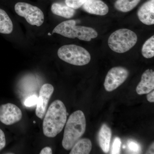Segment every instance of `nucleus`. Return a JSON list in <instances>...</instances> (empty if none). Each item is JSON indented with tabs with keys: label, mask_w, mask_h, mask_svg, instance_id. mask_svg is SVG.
Returning <instances> with one entry per match:
<instances>
[{
	"label": "nucleus",
	"mask_w": 154,
	"mask_h": 154,
	"mask_svg": "<svg viewBox=\"0 0 154 154\" xmlns=\"http://www.w3.org/2000/svg\"><path fill=\"white\" fill-rule=\"evenodd\" d=\"M66 107L63 102L57 100L51 103L45 113L42 124L45 136L53 138L61 132L67 120Z\"/></svg>",
	"instance_id": "1"
},
{
	"label": "nucleus",
	"mask_w": 154,
	"mask_h": 154,
	"mask_svg": "<svg viewBox=\"0 0 154 154\" xmlns=\"http://www.w3.org/2000/svg\"><path fill=\"white\" fill-rule=\"evenodd\" d=\"M65 125L62 144L64 148L69 150L85 131V114L82 110L75 111L70 116Z\"/></svg>",
	"instance_id": "2"
},
{
	"label": "nucleus",
	"mask_w": 154,
	"mask_h": 154,
	"mask_svg": "<svg viewBox=\"0 0 154 154\" xmlns=\"http://www.w3.org/2000/svg\"><path fill=\"white\" fill-rule=\"evenodd\" d=\"M76 21L74 20L61 22L54 29L52 33H57L67 38H77L80 40L88 42L98 36L97 31L94 28L76 26Z\"/></svg>",
	"instance_id": "3"
},
{
	"label": "nucleus",
	"mask_w": 154,
	"mask_h": 154,
	"mask_svg": "<svg viewBox=\"0 0 154 154\" xmlns=\"http://www.w3.org/2000/svg\"><path fill=\"white\" fill-rule=\"evenodd\" d=\"M137 41V35L134 31L123 28L114 31L110 35L108 44L114 52L123 53L132 48Z\"/></svg>",
	"instance_id": "4"
},
{
	"label": "nucleus",
	"mask_w": 154,
	"mask_h": 154,
	"mask_svg": "<svg viewBox=\"0 0 154 154\" xmlns=\"http://www.w3.org/2000/svg\"><path fill=\"white\" fill-rule=\"evenodd\" d=\"M58 57L65 62L77 66H83L90 63L91 56L84 48L75 45H66L59 48Z\"/></svg>",
	"instance_id": "5"
},
{
	"label": "nucleus",
	"mask_w": 154,
	"mask_h": 154,
	"mask_svg": "<svg viewBox=\"0 0 154 154\" xmlns=\"http://www.w3.org/2000/svg\"><path fill=\"white\" fill-rule=\"evenodd\" d=\"M15 11L20 17H24L30 25L39 27L44 21V15L38 7L25 2L15 5Z\"/></svg>",
	"instance_id": "6"
},
{
	"label": "nucleus",
	"mask_w": 154,
	"mask_h": 154,
	"mask_svg": "<svg viewBox=\"0 0 154 154\" xmlns=\"http://www.w3.org/2000/svg\"><path fill=\"white\" fill-rule=\"evenodd\" d=\"M129 75V72L125 68L114 67L110 69L107 73L104 82V87L108 92L117 89L125 82Z\"/></svg>",
	"instance_id": "7"
},
{
	"label": "nucleus",
	"mask_w": 154,
	"mask_h": 154,
	"mask_svg": "<svg viewBox=\"0 0 154 154\" xmlns=\"http://www.w3.org/2000/svg\"><path fill=\"white\" fill-rule=\"evenodd\" d=\"M22 116V110L17 105L7 103L0 106V121L3 124H14L20 121Z\"/></svg>",
	"instance_id": "8"
},
{
	"label": "nucleus",
	"mask_w": 154,
	"mask_h": 154,
	"mask_svg": "<svg viewBox=\"0 0 154 154\" xmlns=\"http://www.w3.org/2000/svg\"><path fill=\"white\" fill-rule=\"evenodd\" d=\"M54 91L53 86L49 84H44L40 89L36 109V115L40 119H42L45 115L48 102Z\"/></svg>",
	"instance_id": "9"
},
{
	"label": "nucleus",
	"mask_w": 154,
	"mask_h": 154,
	"mask_svg": "<svg viewBox=\"0 0 154 154\" xmlns=\"http://www.w3.org/2000/svg\"><path fill=\"white\" fill-rule=\"evenodd\" d=\"M154 89V72L152 69H148L143 74L136 91L139 95H143L148 94Z\"/></svg>",
	"instance_id": "10"
},
{
	"label": "nucleus",
	"mask_w": 154,
	"mask_h": 154,
	"mask_svg": "<svg viewBox=\"0 0 154 154\" xmlns=\"http://www.w3.org/2000/svg\"><path fill=\"white\" fill-rule=\"evenodd\" d=\"M137 17L145 25H154V0H148L144 3L138 11Z\"/></svg>",
	"instance_id": "11"
},
{
	"label": "nucleus",
	"mask_w": 154,
	"mask_h": 154,
	"mask_svg": "<svg viewBox=\"0 0 154 154\" xmlns=\"http://www.w3.org/2000/svg\"><path fill=\"white\" fill-rule=\"evenodd\" d=\"M82 8L89 14L99 16H105L109 11L108 6L101 0H87Z\"/></svg>",
	"instance_id": "12"
},
{
	"label": "nucleus",
	"mask_w": 154,
	"mask_h": 154,
	"mask_svg": "<svg viewBox=\"0 0 154 154\" xmlns=\"http://www.w3.org/2000/svg\"><path fill=\"white\" fill-rule=\"evenodd\" d=\"M112 136L111 129L107 125H102L98 135V140L100 147L104 152H108Z\"/></svg>",
	"instance_id": "13"
},
{
	"label": "nucleus",
	"mask_w": 154,
	"mask_h": 154,
	"mask_svg": "<svg viewBox=\"0 0 154 154\" xmlns=\"http://www.w3.org/2000/svg\"><path fill=\"white\" fill-rule=\"evenodd\" d=\"M51 11L54 15L66 19L71 18L75 13V9L60 3H53L51 5Z\"/></svg>",
	"instance_id": "14"
},
{
	"label": "nucleus",
	"mask_w": 154,
	"mask_h": 154,
	"mask_svg": "<svg viewBox=\"0 0 154 154\" xmlns=\"http://www.w3.org/2000/svg\"><path fill=\"white\" fill-rule=\"evenodd\" d=\"M92 143L89 139L79 140L71 149L70 154H88L92 149Z\"/></svg>",
	"instance_id": "15"
},
{
	"label": "nucleus",
	"mask_w": 154,
	"mask_h": 154,
	"mask_svg": "<svg viewBox=\"0 0 154 154\" xmlns=\"http://www.w3.org/2000/svg\"><path fill=\"white\" fill-rule=\"evenodd\" d=\"M13 24L7 13L0 9V33L9 34L13 30Z\"/></svg>",
	"instance_id": "16"
},
{
	"label": "nucleus",
	"mask_w": 154,
	"mask_h": 154,
	"mask_svg": "<svg viewBox=\"0 0 154 154\" xmlns=\"http://www.w3.org/2000/svg\"><path fill=\"white\" fill-rule=\"evenodd\" d=\"M141 0H116L114 7L117 11L126 13L132 11Z\"/></svg>",
	"instance_id": "17"
},
{
	"label": "nucleus",
	"mask_w": 154,
	"mask_h": 154,
	"mask_svg": "<svg viewBox=\"0 0 154 154\" xmlns=\"http://www.w3.org/2000/svg\"><path fill=\"white\" fill-rule=\"evenodd\" d=\"M142 54L146 58L149 59L154 56V36L148 39L144 43L142 48Z\"/></svg>",
	"instance_id": "18"
},
{
	"label": "nucleus",
	"mask_w": 154,
	"mask_h": 154,
	"mask_svg": "<svg viewBox=\"0 0 154 154\" xmlns=\"http://www.w3.org/2000/svg\"><path fill=\"white\" fill-rule=\"evenodd\" d=\"M128 148L130 153L139 154L141 152V147L137 142L133 140L128 141L127 143Z\"/></svg>",
	"instance_id": "19"
},
{
	"label": "nucleus",
	"mask_w": 154,
	"mask_h": 154,
	"mask_svg": "<svg viewBox=\"0 0 154 154\" xmlns=\"http://www.w3.org/2000/svg\"><path fill=\"white\" fill-rule=\"evenodd\" d=\"M87 0H65L66 5L72 8L79 9L83 6Z\"/></svg>",
	"instance_id": "20"
},
{
	"label": "nucleus",
	"mask_w": 154,
	"mask_h": 154,
	"mask_svg": "<svg viewBox=\"0 0 154 154\" xmlns=\"http://www.w3.org/2000/svg\"><path fill=\"white\" fill-rule=\"evenodd\" d=\"M121 141L120 138L116 137L113 140L112 144V149L111 153L112 154H118L120 153L121 149Z\"/></svg>",
	"instance_id": "21"
},
{
	"label": "nucleus",
	"mask_w": 154,
	"mask_h": 154,
	"mask_svg": "<svg viewBox=\"0 0 154 154\" xmlns=\"http://www.w3.org/2000/svg\"><path fill=\"white\" fill-rule=\"evenodd\" d=\"M37 101H38V97L35 95H32L25 99L24 105L26 107H31L36 105Z\"/></svg>",
	"instance_id": "22"
},
{
	"label": "nucleus",
	"mask_w": 154,
	"mask_h": 154,
	"mask_svg": "<svg viewBox=\"0 0 154 154\" xmlns=\"http://www.w3.org/2000/svg\"><path fill=\"white\" fill-rule=\"evenodd\" d=\"M6 145V139L5 133L0 128V151L5 148Z\"/></svg>",
	"instance_id": "23"
},
{
	"label": "nucleus",
	"mask_w": 154,
	"mask_h": 154,
	"mask_svg": "<svg viewBox=\"0 0 154 154\" xmlns=\"http://www.w3.org/2000/svg\"><path fill=\"white\" fill-rule=\"evenodd\" d=\"M40 154H52V151L51 149L49 147H45L41 150L39 153Z\"/></svg>",
	"instance_id": "24"
},
{
	"label": "nucleus",
	"mask_w": 154,
	"mask_h": 154,
	"mask_svg": "<svg viewBox=\"0 0 154 154\" xmlns=\"http://www.w3.org/2000/svg\"><path fill=\"white\" fill-rule=\"evenodd\" d=\"M147 99L150 102H154V91H151L147 95Z\"/></svg>",
	"instance_id": "25"
},
{
	"label": "nucleus",
	"mask_w": 154,
	"mask_h": 154,
	"mask_svg": "<svg viewBox=\"0 0 154 154\" xmlns=\"http://www.w3.org/2000/svg\"><path fill=\"white\" fill-rule=\"evenodd\" d=\"M154 143H153L150 146L148 150L147 151L146 154H154Z\"/></svg>",
	"instance_id": "26"
},
{
	"label": "nucleus",
	"mask_w": 154,
	"mask_h": 154,
	"mask_svg": "<svg viewBox=\"0 0 154 154\" xmlns=\"http://www.w3.org/2000/svg\"><path fill=\"white\" fill-rule=\"evenodd\" d=\"M48 35H51L50 33H48Z\"/></svg>",
	"instance_id": "27"
}]
</instances>
